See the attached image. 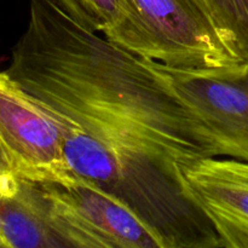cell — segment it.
<instances>
[{"instance_id":"cell-4","label":"cell","mask_w":248,"mask_h":248,"mask_svg":"<svg viewBox=\"0 0 248 248\" xmlns=\"http://www.w3.org/2000/svg\"><path fill=\"white\" fill-rule=\"evenodd\" d=\"M0 156L31 183L70 186L80 178L70 169L56 119L6 70L0 72Z\"/></svg>"},{"instance_id":"cell-2","label":"cell","mask_w":248,"mask_h":248,"mask_svg":"<svg viewBox=\"0 0 248 248\" xmlns=\"http://www.w3.org/2000/svg\"><path fill=\"white\" fill-rule=\"evenodd\" d=\"M124 48L177 69L241 65L206 0H123Z\"/></svg>"},{"instance_id":"cell-11","label":"cell","mask_w":248,"mask_h":248,"mask_svg":"<svg viewBox=\"0 0 248 248\" xmlns=\"http://www.w3.org/2000/svg\"><path fill=\"white\" fill-rule=\"evenodd\" d=\"M0 247H5L4 242H2V240H1V237H0Z\"/></svg>"},{"instance_id":"cell-3","label":"cell","mask_w":248,"mask_h":248,"mask_svg":"<svg viewBox=\"0 0 248 248\" xmlns=\"http://www.w3.org/2000/svg\"><path fill=\"white\" fill-rule=\"evenodd\" d=\"M39 188L46 219L63 247L169 248L162 235L127 203L86 179Z\"/></svg>"},{"instance_id":"cell-5","label":"cell","mask_w":248,"mask_h":248,"mask_svg":"<svg viewBox=\"0 0 248 248\" xmlns=\"http://www.w3.org/2000/svg\"><path fill=\"white\" fill-rule=\"evenodd\" d=\"M155 63L208 126L220 156L248 162V64L198 70Z\"/></svg>"},{"instance_id":"cell-1","label":"cell","mask_w":248,"mask_h":248,"mask_svg":"<svg viewBox=\"0 0 248 248\" xmlns=\"http://www.w3.org/2000/svg\"><path fill=\"white\" fill-rule=\"evenodd\" d=\"M6 73L52 114L70 169L127 203L169 248L220 247L186 195V172L220 156L198 111L152 60L104 38L57 0H29Z\"/></svg>"},{"instance_id":"cell-8","label":"cell","mask_w":248,"mask_h":248,"mask_svg":"<svg viewBox=\"0 0 248 248\" xmlns=\"http://www.w3.org/2000/svg\"><path fill=\"white\" fill-rule=\"evenodd\" d=\"M230 50L248 64V0H206Z\"/></svg>"},{"instance_id":"cell-10","label":"cell","mask_w":248,"mask_h":248,"mask_svg":"<svg viewBox=\"0 0 248 248\" xmlns=\"http://www.w3.org/2000/svg\"><path fill=\"white\" fill-rule=\"evenodd\" d=\"M57 2L70 15V16L74 17L77 21H79L80 23H82L84 26L89 27V28L93 29L94 31V27L91 18H90V17L87 16L86 12L81 9V6H80L79 2H78L77 0H57Z\"/></svg>"},{"instance_id":"cell-6","label":"cell","mask_w":248,"mask_h":248,"mask_svg":"<svg viewBox=\"0 0 248 248\" xmlns=\"http://www.w3.org/2000/svg\"><path fill=\"white\" fill-rule=\"evenodd\" d=\"M186 186L220 247L248 248V162L223 156L203 159L186 172Z\"/></svg>"},{"instance_id":"cell-9","label":"cell","mask_w":248,"mask_h":248,"mask_svg":"<svg viewBox=\"0 0 248 248\" xmlns=\"http://www.w3.org/2000/svg\"><path fill=\"white\" fill-rule=\"evenodd\" d=\"M93 23L94 31L124 47L126 16L123 0H77Z\"/></svg>"},{"instance_id":"cell-7","label":"cell","mask_w":248,"mask_h":248,"mask_svg":"<svg viewBox=\"0 0 248 248\" xmlns=\"http://www.w3.org/2000/svg\"><path fill=\"white\" fill-rule=\"evenodd\" d=\"M0 237L5 247H63L46 219L39 184L19 178L1 156Z\"/></svg>"}]
</instances>
